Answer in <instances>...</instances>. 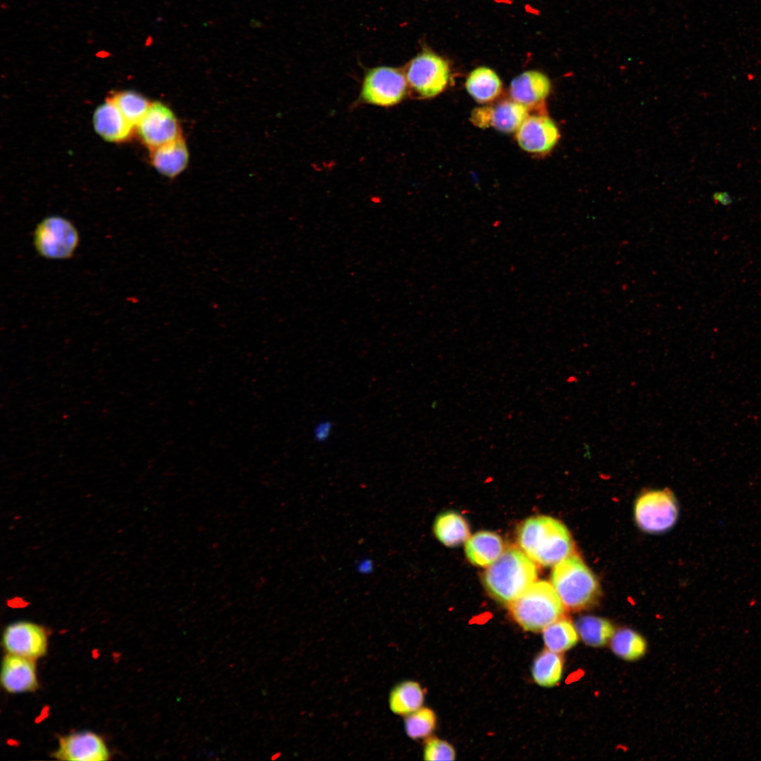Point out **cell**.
<instances>
[{
  "instance_id": "obj_1",
  "label": "cell",
  "mask_w": 761,
  "mask_h": 761,
  "mask_svg": "<svg viewBox=\"0 0 761 761\" xmlns=\"http://www.w3.org/2000/svg\"><path fill=\"white\" fill-rule=\"evenodd\" d=\"M518 543L530 559L543 566L555 565L571 555L573 548L566 526L546 516L526 520L519 528Z\"/></svg>"
},
{
  "instance_id": "obj_2",
  "label": "cell",
  "mask_w": 761,
  "mask_h": 761,
  "mask_svg": "<svg viewBox=\"0 0 761 761\" xmlns=\"http://www.w3.org/2000/svg\"><path fill=\"white\" fill-rule=\"evenodd\" d=\"M536 577L534 562L521 550L510 548L488 567L484 581L494 598L509 605L533 584Z\"/></svg>"
},
{
  "instance_id": "obj_3",
  "label": "cell",
  "mask_w": 761,
  "mask_h": 761,
  "mask_svg": "<svg viewBox=\"0 0 761 761\" xmlns=\"http://www.w3.org/2000/svg\"><path fill=\"white\" fill-rule=\"evenodd\" d=\"M552 585L564 607L573 611L591 606L600 595L595 575L576 555H571L555 565Z\"/></svg>"
},
{
  "instance_id": "obj_4",
  "label": "cell",
  "mask_w": 761,
  "mask_h": 761,
  "mask_svg": "<svg viewBox=\"0 0 761 761\" xmlns=\"http://www.w3.org/2000/svg\"><path fill=\"white\" fill-rule=\"evenodd\" d=\"M564 606L552 585L534 582L509 604L514 619L526 631L538 632L563 617Z\"/></svg>"
},
{
  "instance_id": "obj_5",
  "label": "cell",
  "mask_w": 761,
  "mask_h": 761,
  "mask_svg": "<svg viewBox=\"0 0 761 761\" xmlns=\"http://www.w3.org/2000/svg\"><path fill=\"white\" fill-rule=\"evenodd\" d=\"M409 94L404 70L380 66L366 71L356 103L390 108L400 104Z\"/></svg>"
},
{
  "instance_id": "obj_6",
  "label": "cell",
  "mask_w": 761,
  "mask_h": 761,
  "mask_svg": "<svg viewBox=\"0 0 761 761\" xmlns=\"http://www.w3.org/2000/svg\"><path fill=\"white\" fill-rule=\"evenodd\" d=\"M409 94L418 99H430L440 94L447 85L450 67L435 53L424 50L414 56L404 70Z\"/></svg>"
},
{
  "instance_id": "obj_7",
  "label": "cell",
  "mask_w": 761,
  "mask_h": 761,
  "mask_svg": "<svg viewBox=\"0 0 761 761\" xmlns=\"http://www.w3.org/2000/svg\"><path fill=\"white\" fill-rule=\"evenodd\" d=\"M79 243L77 228L68 219L51 216L39 222L34 232V246L47 259L70 258Z\"/></svg>"
},
{
  "instance_id": "obj_8",
  "label": "cell",
  "mask_w": 761,
  "mask_h": 761,
  "mask_svg": "<svg viewBox=\"0 0 761 761\" xmlns=\"http://www.w3.org/2000/svg\"><path fill=\"white\" fill-rule=\"evenodd\" d=\"M634 515L638 526L648 533H661L672 527L678 516L674 495L668 490H650L637 500Z\"/></svg>"
},
{
  "instance_id": "obj_9",
  "label": "cell",
  "mask_w": 761,
  "mask_h": 761,
  "mask_svg": "<svg viewBox=\"0 0 761 761\" xmlns=\"http://www.w3.org/2000/svg\"><path fill=\"white\" fill-rule=\"evenodd\" d=\"M136 128L141 140L150 151L182 137L175 115L161 102L151 103Z\"/></svg>"
},
{
  "instance_id": "obj_10",
  "label": "cell",
  "mask_w": 761,
  "mask_h": 761,
  "mask_svg": "<svg viewBox=\"0 0 761 761\" xmlns=\"http://www.w3.org/2000/svg\"><path fill=\"white\" fill-rule=\"evenodd\" d=\"M2 642L8 653L33 660L43 656L47 649L44 629L26 621L9 624L4 631Z\"/></svg>"
},
{
  "instance_id": "obj_11",
  "label": "cell",
  "mask_w": 761,
  "mask_h": 761,
  "mask_svg": "<svg viewBox=\"0 0 761 761\" xmlns=\"http://www.w3.org/2000/svg\"><path fill=\"white\" fill-rule=\"evenodd\" d=\"M555 123L546 115L528 116L516 131V139L524 151L538 154L550 152L559 139Z\"/></svg>"
},
{
  "instance_id": "obj_12",
  "label": "cell",
  "mask_w": 761,
  "mask_h": 761,
  "mask_svg": "<svg viewBox=\"0 0 761 761\" xmlns=\"http://www.w3.org/2000/svg\"><path fill=\"white\" fill-rule=\"evenodd\" d=\"M528 116V109L512 99L475 109L470 120L481 128L493 127L500 132L511 133L516 131Z\"/></svg>"
},
{
  "instance_id": "obj_13",
  "label": "cell",
  "mask_w": 761,
  "mask_h": 761,
  "mask_svg": "<svg viewBox=\"0 0 761 761\" xmlns=\"http://www.w3.org/2000/svg\"><path fill=\"white\" fill-rule=\"evenodd\" d=\"M53 756L61 760L104 761L109 760L110 755L99 735L83 731L61 737Z\"/></svg>"
},
{
  "instance_id": "obj_14",
  "label": "cell",
  "mask_w": 761,
  "mask_h": 761,
  "mask_svg": "<svg viewBox=\"0 0 761 761\" xmlns=\"http://www.w3.org/2000/svg\"><path fill=\"white\" fill-rule=\"evenodd\" d=\"M1 683L11 693L35 691L38 681L34 660L8 653L2 662Z\"/></svg>"
},
{
  "instance_id": "obj_15",
  "label": "cell",
  "mask_w": 761,
  "mask_h": 761,
  "mask_svg": "<svg viewBox=\"0 0 761 761\" xmlns=\"http://www.w3.org/2000/svg\"><path fill=\"white\" fill-rule=\"evenodd\" d=\"M550 89L551 83L547 76L538 70H528L512 80L509 94L512 100L528 109L541 105Z\"/></svg>"
},
{
  "instance_id": "obj_16",
  "label": "cell",
  "mask_w": 761,
  "mask_h": 761,
  "mask_svg": "<svg viewBox=\"0 0 761 761\" xmlns=\"http://www.w3.org/2000/svg\"><path fill=\"white\" fill-rule=\"evenodd\" d=\"M93 124L97 134L113 142L125 140L134 128L109 98L94 111Z\"/></svg>"
},
{
  "instance_id": "obj_17",
  "label": "cell",
  "mask_w": 761,
  "mask_h": 761,
  "mask_svg": "<svg viewBox=\"0 0 761 761\" xmlns=\"http://www.w3.org/2000/svg\"><path fill=\"white\" fill-rule=\"evenodd\" d=\"M151 161L161 174L168 178L177 176L185 169L189 161V151L185 140L180 137L151 150Z\"/></svg>"
},
{
  "instance_id": "obj_18",
  "label": "cell",
  "mask_w": 761,
  "mask_h": 761,
  "mask_svg": "<svg viewBox=\"0 0 761 761\" xmlns=\"http://www.w3.org/2000/svg\"><path fill=\"white\" fill-rule=\"evenodd\" d=\"M500 536L490 531H479L469 537L465 544L468 559L474 565L488 567L503 552Z\"/></svg>"
},
{
  "instance_id": "obj_19",
  "label": "cell",
  "mask_w": 761,
  "mask_h": 761,
  "mask_svg": "<svg viewBox=\"0 0 761 761\" xmlns=\"http://www.w3.org/2000/svg\"><path fill=\"white\" fill-rule=\"evenodd\" d=\"M465 86L469 94L478 103L495 100L502 92V82L495 71L487 67L473 70L466 78Z\"/></svg>"
},
{
  "instance_id": "obj_20",
  "label": "cell",
  "mask_w": 761,
  "mask_h": 761,
  "mask_svg": "<svg viewBox=\"0 0 761 761\" xmlns=\"http://www.w3.org/2000/svg\"><path fill=\"white\" fill-rule=\"evenodd\" d=\"M389 707L395 714L406 716L422 707L424 691L414 681H404L395 686L389 695Z\"/></svg>"
},
{
  "instance_id": "obj_21",
  "label": "cell",
  "mask_w": 761,
  "mask_h": 761,
  "mask_svg": "<svg viewBox=\"0 0 761 761\" xmlns=\"http://www.w3.org/2000/svg\"><path fill=\"white\" fill-rule=\"evenodd\" d=\"M434 533L445 545L453 547L469 538L466 521L459 514L448 512L439 515L434 523Z\"/></svg>"
},
{
  "instance_id": "obj_22",
  "label": "cell",
  "mask_w": 761,
  "mask_h": 761,
  "mask_svg": "<svg viewBox=\"0 0 761 761\" xmlns=\"http://www.w3.org/2000/svg\"><path fill=\"white\" fill-rule=\"evenodd\" d=\"M579 636L587 645L602 647L611 640L615 631L612 623L602 617L585 616L575 624Z\"/></svg>"
},
{
  "instance_id": "obj_23",
  "label": "cell",
  "mask_w": 761,
  "mask_h": 761,
  "mask_svg": "<svg viewBox=\"0 0 761 761\" xmlns=\"http://www.w3.org/2000/svg\"><path fill=\"white\" fill-rule=\"evenodd\" d=\"M542 631L547 649L555 652L567 650L578 642L579 634L576 626L563 617L552 622Z\"/></svg>"
},
{
  "instance_id": "obj_24",
  "label": "cell",
  "mask_w": 761,
  "mask_h": 761,
  "mask_svg": "<svg viewBox=\"0 0 761 761\" xmlns=\"http://www.w3.org/2000/svg\"><path fill=\"white\" fill-rule=\"evenodd\" d=\"M563 669V658L559 652L546 649L535 659L532 674L540 686L552 687L560 680Z\"/></svg>"
},
{
  "instance_id": "obj_25",
  "label": "cell",
  "mask_w": 761,
  "mask_h": 761,
  "mask_svg": "<svg viewBox=\"0 0 761 761\" xmlns=\"http://www.w3.org/2000/svg\"><path fill=\"white\" fill-rule=\"evenodd\" d=\"M613 652L625 660H636L644 655L647 645L645 639L630 629H622L614 632L610 640Z\"/></svg>"
},
{
  "instance_id": "obj_26",
  "label": "cell",
  "mask_w": 761,
  "mask_h": 761,
  "mask_svg": "<svg viewBox=\"0 0 761 761\" xmlns=\"http://www.w3.org/2000/svg\"><path fill=\"white\" fill-rule=\"evenodd\" d=\"M109 99L134 128L137 127L151 104L144 96L129 90L117 92Z\"/></svg>"
},
{
  "instance_id": "obj_27",
  "label": "cell",
  "mask_w": 761,
  "mask_h": 761,
  "mask_svg": "<svg viewBox=\"0 0 761 761\" xmlns=\"http://www.w3.org/2000/svg\"><path fill=\"white\" fill-rule=\"evenodd\" d=\"M436 717L428 707L419 710L404 716V726L407 735L412 739L428 737L435 729Z\"/></svg>"
},
{
  "instance_id": "obj_28",
  "label": "cell",
  "mask_w": 761,
  "mask_h": 761,
  "mask_svg": "<svg viewBox=\"0 0 761 761\" xmlns=\"http://www.w3.org/2000/svg\"><path fill=\"white\" fill-rule=\"evenodd\" d=\"M455 750L448 742L431 738L426 741L423 748L425 760H454Z\"/></svg>"
},
{
  "instance_id": "obj_29",
  "label": "cell",
  "mask_w": 761,
  "mask_h": 761,
  "mask_svg": "<svg viewBox=\"0 0 761 761\" xmlns=\"http://www.w3.org/2000/svg\"><path fill=\"white\" fill-rule=\"evenodd\" d=\"M332 427V423L329 421H322L318 423L314 428V440L318 442L326 440L330 435Z\"/></svg>"
}]
</instances>
